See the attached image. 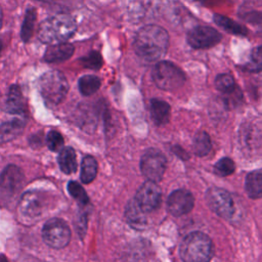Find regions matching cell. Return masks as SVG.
Wrapping results in <instances>:
<instances>
[{
	"instance_id": "obj_1",
	"label": "cell",
	"mask_w": 262,
	"mask_h": 262,
	"mask_svg": "<svg viewBox=\"0 0 262 262\" xmlns=\"http://www.w3.org/2000/svg\"><path fill=\"white\" fill-rule=\"evenodd\" d=\"M169 35L165 29L156 25L142 27L136 34L134 49L145 61L160 60L168 49Z\"/></svg>"
},
{
	"instance_id": "obj_2",
	"label": "cell",
	"mask_w": 262,
	"mask_h": 262,
	"mask_svg": "<svg viewBox=\"0 0 262 262\" xmlns=\"http://www.w3.org/2000/svg\"><path fill=\"white\" fill-rule=\"evenodd\" d=\"M76 31V24L72 16L63 13L55 14L44 19L38 27V38L46 44L63 43Z\"/></svg>"
},
{
	"instance_id": "obj_3",
	"label": "cell",
	"mask_w": 262,
	"mask_h": 262,
	"mask_svg": "<svg viewBox=\"0 0 262 262\" xmlns=\"http://www.w3.org/2000/svg\"><path fill=\"white\" fill-rule=\"evenodd\" d=\"M179 255L183 262H209L213 256V243L204 232H190L181 242Z\"/></svg>"
},
{
	"instance_id": "obj_4",
	"label": "cell",
	"mask_w": 262,
	"mask_h": 262,
	"mask_svg": "<svg viewBox=\"0 0 262 262\" xmlns=\"http://www.w3.org/2000/svg\"><path fill=\"white\" fill-rule=\"evenodd\" d=\"M38 88L48 104L57 105L66 98L69 84L63 74L58 71H49L40 77Z\"/></svg>"
},
{
	"instance_id": "obj_5",
	"label": "cell",
	"mask_w": 262,
	"mask_h": 262,
	"mask_svg": "<svg viewBox=\"0 0 262 262\" xmlns=\"http://www.w3.org/2000/svg\"><path fill=\"white\" fill-rule=\"evenodd\" d=\"M151 77L155 84L166 91L181 87L186 80L183 71L171 61H159L152 70Z\"/></svg>"
},
{
	"instance_id": "obj_6",
	"label": "cell",
	"mask_w": 262,
	"mask_h": 262,
	"mask_svg": "<svg viewBox=\"0 0 262 262\" xmlns=\"http://www.w3.org/2000/svg\"><path fill=\"white\" fill-rule=\"evenodd\" d=\"M42 237L49 247L61 249L69 244L71 238V230L63 220L53 218L44 224L42 229Z\"/></svg>"
},
{
	"instance_id": "obj_7",
	"label": "cell",
	"mask_w": 262,
	"mask_h": 262,
	"mask_svg": "<svg viewBox=\"0 0 262 262\" xmlns=\"http://www.w3.org/2000/svg\"><path fill=\"white\" fill-rule=\"evenodd\" d=\"M210 209L218 216L228 219L234 213V204L229 192L220 187H210L205 193Z\"/></svg>"
},
{
	"instance_id": "obj_8",
	"label": "cell",
	"mask_w": 262,
	"mask_h": 262,
	"mask_svg": "<svg viewBox=\"0 0 262 262\" xmlns=\"http://www.w3.org/2000/svg\"><path fill=\"white\" fill-rule=\"evenodd\" d=\"M167 160L166 157L158 149H148L141 158L140 169L142 174L154 182L160 181L166 171Z\"/></svg>"
},
{
	"instance_id": "obj_9",
	"label": "cell",
	"mask_w": 262,
	"mask_h": 262,
	"mask_svg": "<svg viewBox=\"0 0 262 262\" xmlns=\"http://www.w3.org/2000/svg\"><path fill=\"white\" fill-rule=\"evenodd\" d=\"M222 39L221 34L208 26H196L187 34V42L194 49H207L218 44Z\"/></svg>"
},
{
	"instance_id": "obj_10",
	"label": "cell",
	"mask_w": 262,
	"mask_h": 262,
	"mask_svg": "<svg viewBox=\"0 0 262 262\" xmlns=\"http://www.w3.org/2000/svg\"><path fill=\"white\" fill-rule=\"evenodd\" d=\"M134 199L145 213L155 211L161 204V188L157 182L147 180L138 188Z\"/></svg>"
},
{
	"instance_id": "obj_11",
	"label": "cell",
	"mask_w": 262,
	"mask_h": 262,
	"mask_svg": "<svg viewBox=\"0 0 262 262\" xmlns=\"http://www.w3.org/2000/svg\"><path fill=\"white\" fill-rule=\"evenodd\" d=\"M194 199L190 191L180 188L174 190L168 198L167 208L173 216H182L191 211Z\"/></svg>"
},
{
	"instance_id": "obj_12",
	"label": "cell",
	"mask_w": 262,
	"mask_h": 262,
	"mask_svg": "<svg viewBox=\"0 0 262 262\" xmlns=\"http://www.w3.org/2000/svg\"><path fill=\"white\" fill-rule=\"evenodd\" d=\"M23 181V171L15 165H8L0 175V188L6 192H14L21 186Z\"/></svg>"
},
{
	"instance_id": "obj_13",
	"label": "cell",
	"mask_w": 262,
	"mask_h": 262,
	"mask_svg": "<svg viewBox=\"0 0 262 262\" xmlns=\"http://www.w3.org/2000/svg\"><path fill=\"white\" fill-rule=\"evenodd\" d=\"M43 203L37 191H28L23 194L19 201V211L23 215L34 218L41 214Z\"/></svg>"
},
{
	"instance_id": "obj_14",
	"label": "cell",
	"mask_w": 262,
	"mask_h": 262,
	"mask_svg": "<svg viewBox=\"0 0 262 262\" xmlns=\"http://www.w3.org/2000/svg\"><path fill=\"white\" fill-rule=\"evenodd\" d=\"M74 53V46L63 42L49 45L44 54V60L47 62H59L69 59Z\"/></svg>"
},
{
	"instance_id": "obj_15",
	"label": "cell",
	"mask_w": 262,
	"mask_h": 262,
	"mask_svg": "<svg viewBox=\"0 0 262 262\" xmlns=\"http://www.w3.org/2000/svg\"><path fill=\"white\" fill-rule=\"evenodd\" d=\"M125 217L127 222L135 229H143L146 225L145 212L141 209L135 199L130 200L126 206Z\"/></svg>"
},
{
	"instance_id": "obj_16",
	"label": "cell",
	"mask_w": 262,
	"mask_h": 262,
	"mask_svg": "<svg viewBox=\"0 0 262 262\" xmlns=\"http://www.w3.org/2000/svg\"><path fill=\"white\" fill-rule=\"evenodd\" d=\"M4 108L10 114H23L25 112L26 103L18 86L13 85L10 87L4 100Z\"/></svg>"
},
{
	"instance_id": "obj_17",
	"label": "cell",
	"mask_w": 262,
	"mask_h": 262,
	"mask_svg": "<svg viewBox=\"0 0 262 262\" xmlns=\"http://www.w3.org/2000/svg\"><path fill=\"white\" fill-rule=\"evenodd\" d=\"M171 107L168 102L162 99L150 100V116L154 123L158 126H163L169 122Z\"/></svg>"
},
{
	"instance_id": "obj_18",
	"label": "cell",
	"mask_w": 262,
	"mask_h": 262,
	"mask_svg": "<svg viewBox=\"0 0 262 262\" xmlns=\"http://www.w3.org/2000/svg\"><path fill=\"white\" fill-rule=\"evenodd\" d=\"M245 190L251 199L262 198V169L252 171L247 175Z\"/></svg>"
},
{
	"instance_id": "obj_19",
	"label": "cell",
	"mask_w": 262,
	"mask_h": 262,
	"mask_svg": "<svg viewBox=\"0 0 262 262\" xmlns=\"http://www.w3.org/2000/svg\"><path fill=\"white\" fill-rule=\"evenodd\" d=\"M60 170L66 174H72L77 170V159L74 148L63 147L57 158Z\"/></svg>"
},
{
	"instance_id": "obj_20",
	"label": "cell",
	"mask_w": 262,
	"mask_h": 262,
	"mask_svg": "<svg viewBox=\"0 0 262 262\" xmlns=\"http://www.w3.org/2000/svg\"><path fill=\"white\" fill-rule=\"evenodd\" d=\"M214 21L218 27L222 28L224 31H226L227 33H230L232 35L246 36L248 34V30L245 26L241 25L239 23H237L227 16H224L221 14H215Z\"/></svg>"
},
{
	"instance_id": "obj_21",
	"label": "cell",
	"mask_w": 262,
	"mask_h": 262,
	"mask_svg": "<svg viewBox=\"0 0 262 262\" xmlns=\"http://www.w3.org/2000/svg\"><path fill=\"white\" fill-rule=\"evenodd\" d=\"M192 149L198 157H205L211 151L212 141L207 132L201 131L194 135L193 142H192Z\"/></svg>"
},
{
	"instance_id": "obj_22",
	"label": "cell",
	"mask_w": 262,
	"mask_h": 262,
	"mask_svg": "<svg viewBox=\"0 0 262 262\" xmlns=\"http://www.w3.org/2000/svg\"><path fill=\"white\" fill-rule=\"evenodd\" d=\"M97 174V162L91 156H86L81 165L80 178L83 183H90L94 180Z\"/></svg>"
},
{
	"instance_id": "obj_23",
	"label": "cell",
	"mask_w": 262,
	"mask_h": 262,
	"mask_svg": "<svg viewBox=\"0 0 262 262\" xmlns=\"http://www.w3.org/2000/svg\"><path fill=\"white\" fill-rule=\"evenodd\" d=\"M100 85H101L100 79L93 75L83 76L79 79V82H78L79 90L85 96L94 94L99 89Z\"/></svg>"
},
{
	"instance_id": "obj_24",
	"label": "cell",
	"mask_w": 262,
	"mask_h": 262,
	"mask_svg": "<svg viewBox=\"0 0 262 262\" xmlns=\"http://www.w3.org/2000/svg\"><path fill=\"white\" fill-rule=\"evenodd\" d=\"M24 124L20 121H12L0 125V142L10 140L21 132Z\"/></svg>"
},
{
	"instance_id": "obj_25",
	"label": "cell",
	"mask_w": 262,
	"mask_h": 262,
	"mask_svg": "<svg viewBox=\"0 0 262 262\" xmlns=\"http://www.w3.org/2000/svg\"><path fill=\"white\" fill-rule=\"evenodd\" d=\"M36 11L34 8H29L27 10L24 23H23V27H21V31H20V36L21 39L24 41H28L34 32L35 29V21H36Z\"/></svg>"
},
{
	"instance_id": "obj_26",
	"label": "cell",
	"mask_w": 262,
	"mask_h": 262,
	"mask_svg": "<svg viewBox=\"0 0 262 262\" xmlns=\"http://www.w3.org/2000/svg\"><path fill=\"white\" fill-rule=\"evenodd\" d=\"M245 70L251 73L262 72V45L254 48L245 64Z\"/></svg>"
},
{
	"instance_id": "obj_27",
	"label": "cell",
	"mask_w": 262,
	"mask_h": 262,
	"mask_svg": "<svg viewBox=\"0 0 262 262\" xmlns=\"http://www.w3.org/2000/svg\"><path fill=\"white\" fill-rule=\"evenodd\" d=\"M215 86L218 91L229 94L235 89V81L229 74H220L215 79Z\"/></svg>"
},
{
	"instance_id": "obj_28",
	"label": "cell",
	"mask_w": 262,
	"mask_h": 262,
	"mask_svg": "<svg viewBox=\"0 0 262 262\" xmlns=\"http://www.w3.org/2000/svg\"><path fill=\"white\" fill-rule=\"evenodd\" d=\"M235 165L230 158H222L214 165V173L218 176H228L234 172Z\"/></svg>"
},
{
	"instance_id": "obj_29",
	"label": "cell",
	"mask_w": 262,
	"mask_h": 262,
	"mask_svg": "<svg viewBox=\"0 0 262 262\" xmlns=\"http://www.w3.org/2000/svg\"><path fill=\"white\" fill-rule=\"evenodd\" d=\"M68 190L70 192V194L76 200L78 201L81 205L86 206L89 203V199L88 195L86 193V191L84 190V188L81 186V184H79L76 181H70L68 183Z\"/></svg>"
},
{
	"instance_id": "obj_30",
	"label": "cell",
	"mask_w": 262,
	"mask_h": 262,
	"mask_svg": "<svg viewBox=\"0 0 262 262\" xmlns=\"http://www.w3.org/2000/svg\"><path fill=\"white\" fill-rule=\"evenodd\" d=\"M46 144L50 150L60 151L63 147V137L55 130H51L46 135Z\"/></svg>"
},
{
	"instance_id": "obj_31",
	"label": "cell",
	"mask_w": 262,
	"mask_h": 262,
	"mask_svg": "<svg viewBox=\"0 0 262 262\" xmlns=\"http://www.w3.org/2000/svg\"><path fill=\"white\" fill-rule=\"evenodd\" d=\"M81 61L85 68L92 69V70H98L102 66V57L100 53L96 51L90 52L87 56H84L81 59Z\"/></svg>"
},
{
	"instance_id": "obj_32",
	"label": "cell",
	"mask_w": 262,
	"mask_h": 262,
	"mask_svg": "<svg viewBox=\"0 0 262 262\" xmlns=\"http://www.w3.org/2000/svg\"><path fill=\"white\" fill-rule=\"evenodd\" d=\"M173 150H174V152L178 156V157H180L181 159H188L189 158V156L186 154V151L185 150H183L181 147H179V146H174L173 147Z\"/></svg>"
},
{
	"instance_id": "obj_33",
	"label": "cell",
	"mask_w": 262,
	"mask_h": 262,
	"mask_svg": "<svg viewBox=\"0 0 262 262\" xmlns=\"http://www.w3.org/2000/svg\"><path fill=\"white\" fill-rule=\"evenodd\" d=\"M1 26H2V9L0 7V28H1Z\"/></svg>"
},
{
	"instance_id": "obj_34",
	"label": "cell",
	"mask_w": 262,
	"mask_h": 262,
	"mask_svg": "<svg viewBox=\"0 0 262 262\" xmlns=\"http://www.w3.org/2000/svg\"><path fill=\"white\" fill-rule=\"evenodd\" d=\"M0 262H7V261H6V259H5L3 256H1V260H0Z\"/></svg>"
},
{
	"instance_id": "obj_35",
	"label": "cell",
	"mask_w": 262,
	"mask_h": 262,
	"mask_svg": "<svg viewBox=\"0 0 262 262\" xmlns=\"http://www.w3.org/2000/svg\"><path fill=\"white\" fill-rule=\"evenodd\" d=\"M199 1H206V0H199Z\"/></svg>"
}]
</instances>
